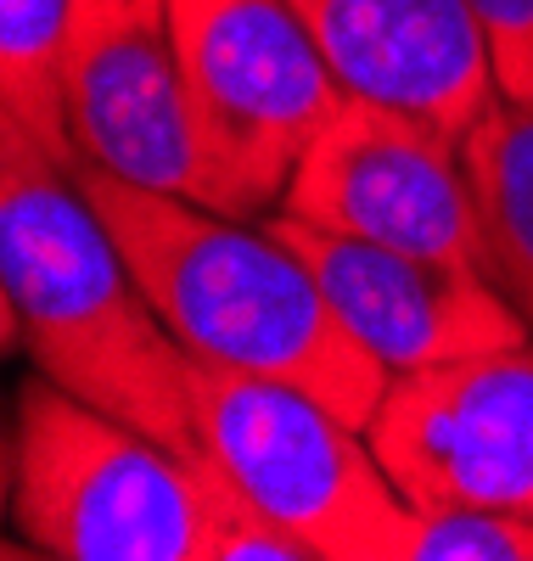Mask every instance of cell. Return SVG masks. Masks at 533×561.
<instances>
[{"instance_id":"obj_14","label":"cell","mask_w":533,"mask_h":561,"mask_svg":"<svg viewBox=\"0 0 533 561\" xmlns=\"http://www.w3.org/2000/svg\"><path fill=\"white\" fill-rule=\"evenodd\" d=\"M506 102H533V0H472Z\"/></svg>"},{"instance_id":"obj_7","label":"cell","mask_w":533,"mask_h":561,"mask_svg":"<svg viewBox=\"0 0 533 561\" xmlns=\"http://www.w3.org/2000/svg\"><path fill=\"white\" fill-rule=\"evenodd\" d=\"M281 208L337 237L489 275V242L461 140L399 107L349 96L293 169Z\"/></svg>"},{"instance_id":"obj_3","label":"cell","mask_w":533,"mask_h":561,"mask_svg":"<svg viewBox=\"0 0 533 561\" xmlns=\"http://www.w3.org/2000/svg\"><path fill=\"white\" fill-rule=\"evenodd\" d=\"M12 523L68 561H315L214 460L29 377L12 427Z\"/></svg>"},{"instance_id":"obj_1","label":"cell","mask_w":533,"mask_h":561,"mask_svg":"<svg viewBox=\"0 0 533 561\" xmlns=\"http://www.w3.org/2000/svg\"><path fill=\"white\" fill-rule=\"evenodd\" d=\"M0 287L7 337L73 399L129 421L191 460H208L191 354L135 280L79 174L0 118Z\"/></svg>"},{"instance_id":"obj_12","label":"cell","mask_w":533,"mask_h":561,"mask_svg":"<svg viewBox=\"0 0 533 561\" xmlns=\"http://www.w3.org/2000/svg\"><path fill=\"white\" fill-rule=\"evenodd\" d=\"M68 34L73 0H0V118L79 169L68 124Z\"/></svg>"},{"instance_id":"obj_8","label":"cell","mask_w":533,"mask_h":561,"mask_svg":"<svg viewBox=\"0 0 533 561\" xmlns=\"http://www.w3.org/2000/svg\"><path fill=\"white\" fill-rule=\"evenodd\" d=\"M365 438L416 511L500 505L533 517V337L394 377Z\"/></svg>"},{"instance_id":"obj_13","label":"cell","mask_w":533,"mask_h":561,"mask_svg":"<svg viewBox=\"0 0 533 561\" xmlns=\"http://www.w3.org/2000/svg\"><path fill=\"white\" fill-rule=\"evenodd\" d=\"M410 561H533V517L500 505H427Z\"/></svg>"},{"instance_id":"obj_11","label":"cell","mask_w":533,"mask_h":561,"mask_svg":"<svg viewBox=\"0 0 533 561\" xmlns=\"http://www.w3.org/2000/svg\"><path fill=\"white\" fill-rule=\"evenodd\" d=\"M489 242V280L533 325V102H495L461 140Z\"/></svg>"},{"instance_id":"obj_5","label":"cell","mask_w":533,"mask_h":561,"mask_svg":"<svg viewBox=\"0 0 533 561\" xmlns=\"http://www.w3.org/2000/svg\"><path fill=\"white\" fill-rule=\"evenodd\" d=\"M169 7L197 129L259 219L270 203H281L320 129L349 107V84L326 62L293 0H169Z\"/></svg>"},{"instance_id":"obj_10","label":"cell","mask_w":533,"mask_h":561,"mask_svg":"<svg viewBox=\"0 0 533 561\" xmlns=\"http://www.w3.org/2000/svg\"><path fill=\"white\" fill-rule=\"evenodd\" d=\"M349 96L382 102L466 140L500 102L472 0H293Z\"/></svg>"},{"instance_id":"obj_9","label":"cell","mask_w":533,"mask_h":561,"mask_svg":"<svg viewBox=\"0 0 533 561\" xmlns=\"http://www.w3.org/2000/svg\"><path fill=\"white\" fill-rule=\"evenodd\" d=\"M264 230L309 264L331 309L349 320V332L394 377L450 365L466 354H495L533 337L522 309L483 270L337 237V230H320L286 208L270 214Z\"/></svg>"},{"instance_id":"obj_2","label":"cell","mask_w":533,"mask_h":561,"mask_svg":"<svg viewBox=\"0 0 533 561\" xmlns=\"http://www.w3.org/2000/svg\"><path fill=\"white\" fill-rule=\"evenodd\" d=\"M73 174L191 359L304 388L360 433L371 427L394 370L349 332L281 237L95 163Z\"/></svg>"},{"instance_id":"obj_4","label":"cell","mask_w":533,"mask_h":561,"mask_svg":"<svg viewBox=\"0 0 533 561\" xmlns=\"http://www.w3.org/2000/svg\"><path fill=\"white\" fill-rule=\"evenodd\" d=\"M203 449L315 561H410L421 511L382 472L371 438L304 388L191 359Z\"/></svg>"},{"instance_id":"obj_6","label":"cell","mask_w":533,"mask_h":561,"mask_svg":"<svg viewBox=\"0 0 533 561\" xmlns=\"http://www.w3.org/2000/svg\"><path fill=\"white\" fill-rule=\"evenodd\" d=\"M68 124L79 163L253 219L197 129L169 0H73Z\"/></svg>"}]
</instances>
